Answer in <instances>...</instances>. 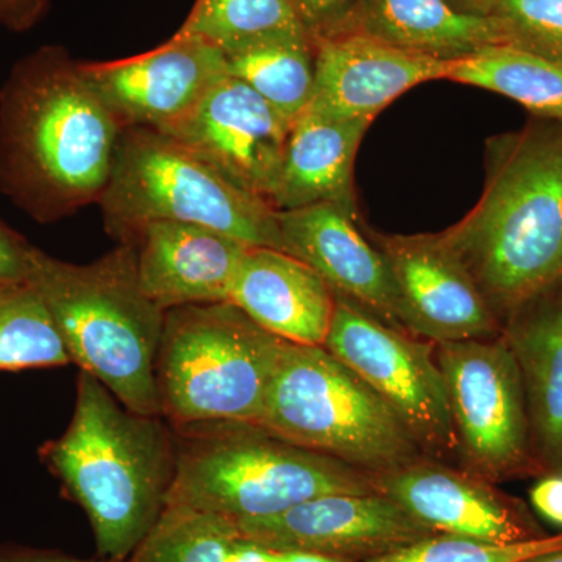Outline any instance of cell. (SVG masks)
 <instances>
[{
  "instance_id": "cell-38",
  "label": "cell",
  "mask_w": 562,
  "mask_h": 562,
  "mask_svg": "<svg viewBox=\"0 0 562 562\" xmlns=\"http://www.w3.org/2000/svg\"><path fill=\"white\" fill-rule=\"evenodd\" d=\"M524 562H562V549L553 550V552L536 554V557L530 558V560H525Z\"/></svg>"
},
{
  "instance_id": "cell-26",
  "label": "cell",
  "mask_w": 562,
  "mask_h": 562,
  "mask_svg": "<svg viewBox=\"0 0 562 562\" xmlns=\"http://www.w3.org/2000/svg\"><path fill=\"white\" fill-rule=\"evenodd\" d=\"M69 362L40 292L27 280L0 283V371L58 368Z\"/></svg>"
},
{
  "instance_id": "cell-7",
  "label": "cell",
  "mask_w": 562,
  "mask_h": 562,
  "mask_svg": "<svg viewBox=\"0 0 562 562\" xmlns=\"http://www.w3.org/2000/svg\"><path fill=\"white\" fill-rule=\"evenodd\" d=\"M99 203L106 231L120 243L149 222L171 221L213 228L249 247L283 250L271 203L236 187L179 140L154 128H122Z\"/></svg>"
},
{
  "instance_id": "cell-29",
  "label": "cell",
  "mask_w": 562,
  "mask_h": 562,
  "mask_svg": "<svg viewBox=\"0 0 562 562\" xmlns=\"http://www.w3.org/2000/svg\"><path fill=\"white\" fill-rule=\"evenodd\" d=\"M492 18L503 44L562 65V0H501Z\"/></svg>"
},
{
  "instance_id": "cell-32",
  "label": "cell",
  "mask_w": 562,
  "mask_h": 562,
  "mask_svg": "<svg viewBox=\"0 0 562 562\" xmlns=\"http://www.w3.org/2000/svg\"><path fill=\"white\" fill-rule=\"evenodd\" d=\"M531 503L549 522L562 527V475L547 476L536 484Z\"/></svg>"
},
{
  "instance_id": "cell-30",
  "label": "cell",
  "mask_w": 562,
  "mask_h": 562,
  "mask_svg": "<svg viewBox=\"0 0 562 562\" xmlns=\"http://www.w3.org/2000/svg\"><path fill=\"white\" fill-rule=\"evenodd\" d=\"M313 43L342 31L357 0H290Z\"/></svg>"
},
{
  "instance_id": "cell-17",
  "label": "cell",
  "mask_w": 562,
  "mask_h": 562,
  "mask_svg": "<svg viewBox=\"0 0 562 562\" xmlns=\"http://www.w3.org/2000/svg\"><path fill=\"white\" fill-rule=\"evenodd\" d=\"M125 241L135 247L140 290L162 312L228 302L250 249L213 228L171 221L149 222Z\"/></svg>"
},
{
  "instance_id": "cell-35",
  "label": "cell",
  "mask_w": 562,
  "mask_h": 562,
  "mask_svg": "<svg viewBox=\"0 0 562 562\" xmlns=\"http://www.w3.org/2000/svg\"><path fill=\"white\" fill-rule=\"evenodd\" d=\"M454 7L473 16L492 18L501 0H453Z\"/></svg>"
},
{
  "instance_id": "cell-36",
  "label": "cell",
  "mask_w": 562,
  "mask_h": 562,
  "mask_svg": "<svg viewBox=\"0 0 562 562\" xmlns=\"http://www.w3.org/2000/svg\"><path fill=\"white\" fill-rule=\"evenodd\" d=\"M279 562H351L342 560V558L328 557V554L299 552V550H290V552H279Z\"/></svg>"
},
{
  "instance_id": "cell-25",
  "label": "cell",
  "mask_w": 562,
  "mask_h": 562,
  "mask_svg": "<svg viewBox=\"0 0 562 562\" xmlns=\"http://www.w3.org/2000/svg\"><path fill=\"white\" fill-rule=\"evenodd\" d=\"M179 32L209 41L224 55L262 41L312 38L290 0H195Z\"/></svg>"
},
{
  "instance_id": "cell-23",
  "label": "cell",
  "mask_w": 562,
  "mask_h": 562,
  "mask_svg": "<svg viewBox=\"0 0 562 562\" xmlns=\"http://www.w3.org/2000/svg\"><path fill=\"white\" fill-rule=\"evenodd\" d=\"M446 79L505 95L538 120L562 122V65L530 50L491 44L449 61Z\"/></svg>"
},
{
  "instance_id": "cell-22",
  "label": "cell",
  "mask_w": 562,
  "mask_h": 562,
  "mask_svg": "<svg viewBox=\"0 0 562 562\" xmlns=\"http://www.w3.org/2000/svg\"><path fill=\"white\" fill-rule=\"evenodd\" d=\"M344 32L362 33L441 61L460 60L491 44H503L494 18L473 16L447 0H357L339 33Z\"/></svg>"
},
{
  "instance_id": "cell-11",
  "label": "cell",
  "mask_w": 562,
  "mask_h": 562,
  "mask_svg": "<svg viewBox=\"0 0 562 562\" xmlns=\"http://www.w3.org/2000/svg\"><path fill=\"white\" fill-rule=\"evenodd\" d=\"M290 128L249 85L225 76L187 116L161 132L236 187L271 203Z\"/></svg>"
},
{
  "instance_id": "cell-1",
  "label": "cell",
  "mask_w": 562,
  "mask_h": 562,
  "mask_svg": "<svg viewBox=\"0 0 562 562\" xmlns=\"http://www.w3.org/2000/svg\"><path fill=\"white\" fill-rule=\"evenodd\" d=\"M498 322L562 279V122L536 117L486 144L479 203L439 233Z\"/></svg>"
},
{
  "instance_id": "cell-31",
  "label": "cell",
  "mask_w": 562,
  "mask_h": 562,
  "mask_svg": "<svg viewBox=\"0 0 562 562\" xmlns=\"http://www.w3.org/2000/svg\"><path fill=\"white\" fill-rule=\"evenodd\" d=\"M29 244L0 225V283L27 279Z\"/></svg>"
},
{
  "instance_id": "cell-19",
  "label": "cell",
  "mask_w": 562,
  "mask_h": 562,
  "mask_svg": "<svg viewBox=\"0 0 562 562\" xmlns=\"http://www.w3.org/2000/svg\"><path fill=\"white\" fill-rule=\"evenodd\" d=\"M266 331L299 346H325L336 295L319 273L288 251L250 247L231 299Z\"/></svg>"
},
{
  "instance_id": "cell-27",
  "label": "cell",
  "mask_w": 562,
  "mask_h": 562,
  "mask_svg": "<svg viewBox=\"0 0 562 562\" xmlns=\"http://www.w3.org/2000/svg\"><path fill=\"white\" fill-rule=\"evenodd\" d=\"M236 538L232 520L168 503L125 562H225Z\"/></svg>"
},
{
  "instance_id": "cell-6",
  "label": "cell",
  "mask_w": 562,
  "mask_h": 562,
  "mask_svg": "<svg viewBox=\"0 0 562 562\" xmlns=\"http://www.w3.org/2000/svg\"><path fill=\"white\" fill-rule=\"evenodd\" d=\"M257 424L376 479L425 458L390 406L321 346L284 342Z\"/></svg>"
},
{
  "instance_id": "cell-20",
  "label": "cell",
  "mask_w": 562,
  "mask_h": 562,
  "mask_svg": "<svg viewBox=\"0 0 562 562\" xmlns=\"http://www.w3.org/2000/svg\"><path fill=\"white\" fill-rule=\"evenodd\" d=\"M502 335L522 376L535 454L562 471V279L517 310Z\"/></svg>"
},
{
  "instance_id": "cell-16",
  "label": "cell",
  "mask_w": 562,
  "mask_h": 562,
  "mask_svg": "<svg viewBox=\"0 0 562 562\" xmlns=\"http://www.w3.org/2000/svg\"><path fill=\"white\" fill-rule=\"evenodd\" d=\"M316 77L308 110L344 121L373 120L420 83L446 79L449 61L390 46L362 33L314 41Z\"/></svg>"
},
{
  "instance_id": "cell-10",
  "label": "cell",
  "mask_w": 562,
  "mask_h": 562,
  "mask_svg": "<svg viewBox=\"0 0 562 562\" xmlns=\"http://www.w3.org/2000/svg\"><path fill=\"white\" fill-rule=\"evenodd\" d=\"M446 380L460 468L486 482L519 475L535 462L522 376L503 335L436 344Z\"/></svg>"
},
{
  "instance_id": "cell-9",
  "label": "cell",
  "mask_w": 562,
  "mask_h": 562,
  "mask_svg": "<svg viewBox=\"0 0 562 562\" xmlns=\"http://www.w3.org/2000/svg\"><path fill=\"white\" fill-rule=\"evenodd\" d=\"M325 349L351 369L402 420L428 460L460 462L436 344L392 327L336 295Z\"/></svg>"
},
{
  "instance_id": "cell-8",
  "label": "cell",
  "mask_w": 562,
  "mask_h": 562,
  "mask_svg": "<svg viewBox=\"0 0 562 562\" xmlns=\"http://www.w3.org/2000/svg\"><path fill=\"white\" fill-rule=\"evenodd\" d=\"M284 342L232 302L169 310L155 366L162 419L260 420Z\"/></svg>"
},
{
  "instance_id": "cell-14",
  "label": "cell",
  "mask_w": 562,
  "mask_h": 562,
  "mask_svg": "<svg viewBox=\"0 0 562 562\" xmlns=\"http://www.w3.org/2000/svg\"><path fill=\"white\" fill-rule=\"evenodd\" d=\"M390 268L403 327L435 344L492 339L503 328L441 235L376 236Z\"/></svg>"
},
{
  "instance_id": "cell-5",
  "label": "cell",
  "mask_w": 562,
  "mask_h": 562,
  "mask_svg": "<svg viewBox=\"0 0 562 562\" xmlns=\"http://www.w3.org/2000/svg\"><path fill=\"white\" fill-rule=\"evenodd\" d=\"M172 432L176 472L166 505L238 524L321 495L380 491L376 476L295 446L257 422H199Z\"/></svg>"
},
{
  "instance_id": "cell-18",
  "label": "cell",
  "mask_w": 562,
  "mask_h": 562,
  "mask_svg": "<svg viewBox=\"0 0 562 562\" xmlns=\"http://www.w3.org/2000/svg\"><path fill=\"white\" fill-rule=\"evenodd\" d=\"M379 490L439 535L514 543L539 538L491 483L457 465L424 460L376 479Z\"/></svg>"
},
{
  "instance_id": "cell-28",
  "label": "cell",
  "mask_w": 562,
  "mask_h": 562,
  "mask_svg": "<svg viewBox=\"0 0 562 562\" xmlns=\"http://www.w3.org/2000/svg\"><path fill=\"white\" fill-rule=\"evenodd\" d=\"M561 549L562 532L514 543L483 542L438 532L364 562H524Z\"/></svg>"
},
{
  "instance_id": "cell-34",
  "label": "cell",
  "mask_w": 562,
  "mask_h": 562,
  "mask_svg": "<svg viewBox=\"0 0 562 562\" xmlns=\"http://www.w3.org/2000/svg\"><path fill=\"white\" fill-rule=\"evenodd\" d=\"M225 562H279V552L239 536L233 541Z\"/></svg>"
},
{
  "instance_id": "cell-2",
  "label": "cell",
  "mask_w": 562,
  "mask_h": 562,
  "mask_svg": "<svg viewBox=\"0 0 562 562\" xmlns=\"http://www.w3.org/2000/svg\"><path fill=\"white\" fill-rule=\"evenodd\" d=\"M122 127L80 63L46 49L22 63L0 101V179L40 221L101 202Z\"/></svg>"
},
{
  "instance_id": "cell-3",
  "label": "cell",
  "mask_w": 562,
  "mask_h": 562,
  "mask_svg": "<svg viewBox=\"0 0 562 562\" xmlns=\"http://www.w3.org/2000/svg\"><path fill=\"white\" fill-rule=\"evenodd\" d=\"M40 457L87 514L99 557L114 562H125L157 522L176 472L171 425L132 412L87 372L69 427Z\"/></svg>"
},
{
  "instance_id": "cell-37",
  "label": "cell",
  "mask_w": 562,
  "mask_h": 562,
  "mask_svg": "<svg viewBox=\"0 0 562 562\" xmlns=\"http://www.w3.org/2000/svg\"><path fill=\"white\" fill-rule=\"evenodd\" d=\"M40 0H0V10L7 14H21L35 9Z\"/></svg>"
},
{
  "instance_id": "cell-13",
  "label": "cell",
  "mask_w": 562,
  "mask_h": 562,
  "mask_svg": "<svg viewBox=\"0 0 562 562\" xmlns=\"http://www.w3.org/2000/svg\"><path fill=\"white\" fill-rule=\"evenodd\" d=\"M239 536L276 552H313L357 562L438 535L382 491L328 494L266 519L235 524Z\"/></svg>"
},
{
  "instance_id": "cell-33",
  "label": "cell",
  "mask_w": 562,
  "mask_h": 562,
  "mask_svg": "<svg viewBox=\"0 0 562 562\" xmlns=\"http://www.w3.org/2000/svg\"><path fill=\"white\" fill-rule=\"evenodd\" d=\"M0 562H114L109 560H81L55 550L31 549V547L0 543Z\"/></svg>"
},
{
  "instance_id": "cell-21",
  "label": "cell",
  "mask_w": 562,
  "mask_h": 562,
  "mask_svg": "<svg viewBox=\"0 0 562 562\" xmlns=\"http://www.w3.org/2000/svg\"><path fill=\"white\" fill-rule=\"evenodd\" d=\"M369 127V122L336 120L310 110L292 122L271 199L273 209L338 203L357 210L355 158Z\"/></svg>"
},
{
  "instance_id": "cell-12",
  "label": "cell",
  "mask_w": 562,
  "mask_h": 562,
  "mask_svg": "<svg viewBox=\"0 0 562 562\" xmlns=\"http://www.w3.org/2000/svg\"><path fill=\"white\" fill-rule=\"evenodd\" d=\"M80 68L122 128L160 132L187 116L228 76L221 49L183 32L146 54L80 63Z\"/></svg>"
},
{
  "instance_id": "cell-4",
  "label": "cell",
  "mask_w": 562,
  "mask_h": 562,
  "mask_svg": "<svg viewBox=\"0 0 562 562\" xmlns=\"http://www.w3.org/2000/svg\"><path fill=\"white\" fill-rule=\"evenodd\" d=\"M25 280L46 303L70 362L132 412L161 416L155 366L166 312L140 290L133 244L88 265L29 246Z\"/></svg>"
},
{
  "instance_id": "cell-15",
  "label": "cell",
  "mask_w": 562,
  "mask_h": 562,
  "mask_svg": "<svg viewBox=\"0 0 562 562\" xmlns=\"http://www.w3.org/2000/svg\"><path fill=\"white\" fill-rule=\"evenodd\" d=\"M277 222L283 250L319 273L335 295L405 330L390 268L375 243L361 232L357 210L317 203L277 210Z\"/></svg>"
},
{
  "instance_id": "cell-24",
  "label": "cell",
  "mask_w": 562,
  "mask_h": 562,
  "mask_svg": "<svg viewBox=\"0 0 562 562\" xmlns=\"http://www.w3.org/2000/svg\"><path fill=\"white\" fill-rule=\"evenodd\" d=\"M228 76L249 85L288 124L308 110L316 77L312 38L262 41L225 54Z\"/></svg>"
}]
</instances>
